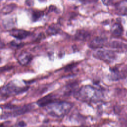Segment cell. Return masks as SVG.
<instances>
[{"label":"cell","instance_id":"30bf717a","mask_svg":"<svg viewBox=\"0 0 127 127\" xmlns=\"http://www.w3.org/2000/svg\"><path fill=\"white\" fill-rule=\"evenodd\" d=\"M108 46L117 49L118 50H121L122 51L127 50V45L123 42L117 41H113L109 43Z\"/></svg>","mask_w":127,"mask_h":127},{"label":"cell","instance_id":"5bb4252c","mask_svg":"<svg viewBox=\"0 0 127 127\" xmlns=\"http://www.w3.org/2000/svg\"><path fill=\"white\" fill-rule=\"evenodd\" d=\"M43 12H42L38 11H34L32 12V19L33 21H36L39 19L43 16Z\"/></svg>","mask_w":127,"mask_h":127},{"label":"cell","instance_id":"8fae6325","mask_svg":"<svg viewBox=\"0 0 127 127\" xmlns=\"http://www.w3.org/2000/svg\"><path fill=\"white\" fill-rule=\"evenodd\" d=\"M124 29L121 24L119 23L115 24L111 28V32L112 34L116 36H120L122 35Z\"/></svg>","mask_w":127,"mask_h":127},{"label":"cell","instance_id":"5b68a950","mask_svg":"<svg viewBox=\"0 0 127 127\" xmlns=\"http://www.w3.org/2000/svg\"><path fill=\"white\" fill-rule=\"evenodd\" d=\"M96 59H98L107 63H112L116 59V55L112 51L107 50H99L93 54Z\"/></svg>","mask_w":127,"mask_h":127},{"label":"cell","instance_id":"8992f818","mask_svg":"<svg viewBox=\"0 0 127 127\" xmlns=\"http://www.w3.org/2000/svg\"><path fill=\"white\" fill-rule=\"evenodd\" d=\"M10 35L18 40H22L26 38L30 34V32L22 29H14L12 30L10 32Z\"/></svg>","mask_w":127,"mask_h":127},{"label":"cell","instance_id":"4fadbf2b","mask_svg":"<svg viewBox=\"0 0 127 127\" xmlns=\"http://www.w3.org/2000/svg\"><path fill=\"white\" fill-rule=\"evenodd\" d=\"M15 7H16V5L14 4H11L6 5L2 10V12L4 14L9 13L14 10Z\"/></svg>","mask_w":127,"mask_h":127},{"label":"cell","instance_id":"7a4b0ae2","mask_svg":"<svg viewBox=\"0 0 127 127\" xmlns=\"http://www.w3.org/2000/svg\"><path fill=\"white\" fill-rule=\"evenodd\" d=\"M73 104L70 102L55 100L46 107L48 112L51 116L61 117L68 114Z\"/></svg>","mask_w":127,"mask_h":127},{"label":"cell","instance_id":"e0dca14e","mask_svg":"<svg viewBox=\"0 0 127 127\" xmlns=\"http://www.w3.org/2000/svg\"><path fill=\"white\" fill-rule=\"evenodd\" d=\"M18 126L19 127H25L27 126V124L25 122L21 121L18 123Z\"/></svg>","mask_w":127,"mask_h":127},{"label":"cell","instance_id":"d6986e66","mask_svg":"<svg viewBox=\"0 0 127 127\" xmlns=\"http://www.w3.org/2000/svg\"><path fill=\"white\" fill-rule=\"evenodd\" d=\"M0 127H5V126L3 124H1L0 123Z\"/></svg>","mask_w":127,"mask_h":127},{"label":"cell","instance_id":"ac0fdd59","mask_svg":"<svg viewBox=\"0 0 127 127\" xmlns=\"http://www.w3.org/2000/svg\"><path fill=\"white\" fill-rule=\"evenodd\" d=\"M5 46V44L1 40V39H0V49H2L4 48Z\"/></svg>","mask_w":127,"mask_h":127},{"label":"cell","instance_id":"9a60e30c","mask_svg":"<svg viewBox=\"0 0 127 127\" xmlns=\"http://www.w3.org/2000/svg\"><path fill=\"white\" fill-rule=\"evenodd\" d=\"M47 33L50 35H55L57 34L59 31V29L55 26L52 25L50 26L47 29Z\"/></svg>","mask_w":127,"mask_h":127},{"label":"cell","instance_id":"7c38bea8","mask_svg":"<svg viewBox=\"0 0 127 127\" xmlns=\"http://www.w3.org/2000/svg\"><path fill=\"white\" fill-rule=\"evenodd\" d=\"M89 36H90L89 33L84 30H79L77 31L75 35L76 39L80 40H86L89 38Z\"/></svg>","mask_w":127,"mask_h":127},{"label":"cell","instance_id":"2e32d148","mask_svg":"<svg viewBox=\"0 0 127 127\" xmlns=\"http://www.w3.org/2000/svg\"><path fill=\"white\" fill-rule=\"evenodd\" d=\"M119 12H120L122 14L127 15V6H123L122 7H120Z\"/></svg>","mask_w":127,"mask_h":127},{"label":"cell","instance_id":"277c9868","mask_svg":"<svg viewBox=\"0 0 127 127\" xmlns=\"http://www.w3.org/2000/svg\"><path fill=\"white\" fill-rule=\"evenodd\" d=\"M33 107L34 106L32 104H28V105H25L20 107L17 106L12 110V111L3 114L1 116V118L2 119H6L10 117H15L20 116L30 111Z\"/></svg>","mask_w":127,"mask_h":127},{"label":"cell","instance_id":"6da1fadb","mask_svg":"<svg viewBox=\"0 0 127 127\" xmlns=\"http://www.w3.org/2000/svg\"><path fill=\"white\" fill-rule=\"evenodd\" d=\"M102 96L101 91L91 85L82 87L75 93L76 98L83 101H98Z\"/></svg>","mask_w":127,"mask_h":127},{"label":"cell","instance_id":"9c48e42d","mask_svg":"<svg viewBox=\"0 0 127 127\" xmlns=\"http://www.w3.org/2000/svg\"><path fill=\"white\" fill-rule=\"evenodd\" d=\"M56 99L54 98V95L52 94H49L43 97V98L37 101V104L40 107H45L47 106L49 104L54 101Z\"/></svg>","mask_w":127,"mask_h":127},{"label":"cell","instance_id":"ba28073f","mask_svg":"<svg viewBox=\"0 0 127 127\" xmlns=\"http://www.w3.org/2000/svg\"><path fill=\"white\" fill-rule=\"evenodd\" d=\"M32 59V55L27 52H23L19 55L18 60L22 65H26L30 62Z\"/></svg>","mask_w":127,"mask_h":127},{"label":"cell","instance_id":"52a82bcc","mask_svg":"<svg viewBox=\"0 0 127 127\" xmlns=\"http://www.w3.org/2000/svg\"><path fill=\"white\" fill-rule=\"evenodd\" d=\"M106 40L101 37H97L94 38L89 44V47L92 49L101 48L106 43Z\"/></svg>","mask_w":127,"mask_h":127},{"label":"cell","instance_id":"3957f363","mask_svg":"<svg viewBox=\"0 0 127 127\" xmlns=\"http://www.w3.org/2000/svg\"><path fill=\"white\" fill-rule=\"evenodd\" d=\"M28 87H20L18 86L13 83H9L3 87L1 91V93L4 95H17L27 91Z\"/></svg>","mask_w":127,"mask_h":127}]
</instances>
